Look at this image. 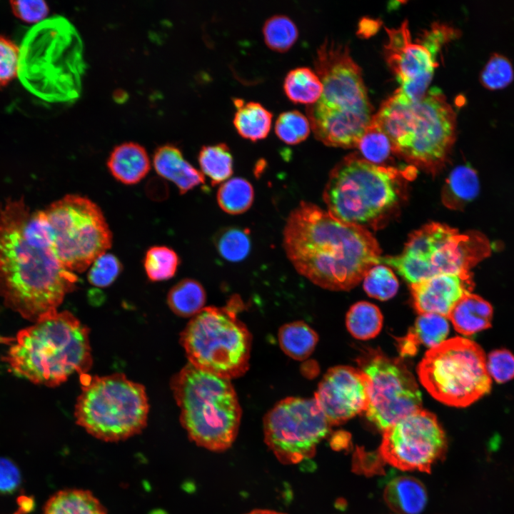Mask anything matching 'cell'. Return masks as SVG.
<instances>
[{"mask_svg":"<svg viewBox=\"0 0 514 514\" xmlns=\"http://www.w3.org/2000/svg\"><path fill=\"white\" fill-rule=\"evenodd\" d=\"M287 257L302 276L332 291H348L381 263L371 233L344 223L315 204L301 202L287 218L283 233Z\"/></svg>","mask_w":514,"mask_h":514,"instance_id":"cell-1","label":"cell"},{"mask_svg":"<svg viewBox=\"0 0 514 514\" xmlns=\"http://www.w3.org/2000/svg\"><path fill=\"white\" fill-rule=\"evenodd\" d=\"M29 214L23 198L0 204V296L8 308L35 322L57 311L78 278L61 265L51 247L26 236Z\"/></svg>","mask_w":514,"mask_h":514,"instance_id":"cell-2","label":"cell"},{"mask_svg":"<svg viewBox=\"0 0 514 514\" xmlns=\"http://www.w3.org/2000/svg\"><path fill=\"white\" fill-rule=\"evenodd\" d=\"M323 91L306 111L315 137L325 145L356 147L374 116L362 71L347 45L326 39L314 58Z\"/></svg>","mask_w":514,"mask_h":514,"instance_id":"cell-3","label":"cell"},{"mask_svg":"<svg viewBox=\"0 0 514 514\" xmlns=\"http://www.w3.org/2000/svg\"><path fill=\"white\" fill-rule=\"evenodd\" d=\"M373 120L389 138L393 153L429 171L444 165L456 138V114L438 88L415 101L397 89Z\"/></svg>","mask_w":514,"mask_h":514,"instance_id":"cell-4","label":"cell"},{"mask_svg":"<svg viewBox=\"0 0 514 514\" xmlns=\"http://www.w3.org/2000/svg\"><path fill=\"white\" fill-rule=\"evenodd\" d=\"M89 330L69 311L46 315L19 331L4 361L16 375L49 387L91 367Z\"/></svg>","mask_w":514,"mask_h":514,"instance_id":"cell-5","label":"cell"},{"mask_svg":"<svg viewBox=\"0 0 514 514\" xmlns=\"http://www.w3.org/2000/svg\"><path fill=\"white\" fill-rule=\"evenodd\" d=\"M19 59L21 81L46 101L69 103L80 96L86 69L84 44L64 16L44 20L28 34Z\"/></svg>","mask_w":514,"mask_h":514,"instance_id":"cell-6","label":"cell"},{"mask_svg":"<svg viewBox=\"0 0 514 514\" xmlns=\"http://www.w3.org/2000/svg\"><path fill=\"white\" fill-rule=\"evenodd\" d=\"M415 171L412 166L400 170L351 153L331 171L323 195L328 212L365 228L377 225L398 206L406 181Z\"/></svg>","mask_w":514,"mask_h":514,"instance_id":"cell-7","label":"cell"},{"mask_svg":"<svg viewBox=\"0 0 514 514\" xmlns=\"http://www.w3.org/2000/svg\"><path fill=\"white\" fill-rule=\"evenodd\" d=\"M171 387L190 440L212 451L231 447L242 414L231 381L188 363L173 376Z\"/></svg>","mask_w":514,"mask_h":514,"instance_id":"cell-8","label":"cell"},{"mask_svg":"<svg viewBox=\"0 0 514 514\" xmlns=\"http://www.w3.org/2000/svg\"><path fill=\"white\" fill-rule=\"evenodd\" d=\"M242 303L233 296L226 306L203 308L191 318L180 337L190 364L230 381L248 371L251 335L237 318Z\"/></svg>","mask_w":514,"mask_h":514,"instance_id":"cell-9","label":"cell"},{"mask_svg":"<svg viewBox=\"0 0 514 514\" xmlns=\"http://www.w3.org/2000/svg\"><path fill=\"white\" fill-rule=\"evenodd\" d=\"M80 376L81 393L74 415L76 423L89 434L116 442L140 433L146 426L149 405L143 386L122 373Z\"/></svg>","mask_w":514,"mask_h":514,"instance_id":"cell-10","label":"cell"},{"mask_svg":"<svg viewBox=\"0 0 514 514\" xmlns=\"http://www.w3.org/2000/svg\"><path fill=\"white\" fill-rule=\"evenodd\" d=\"M485 237L477 232L460 233L440 223H430L413 232L401 253L381 258L410 284L440 274L469 273L490 255Z\"/></svg>","mask_w":514,"mask_h":514,"instance_id":"cell-11","label":"cell"},{"mask_svg":"<svg viewBox=\"0 0 514 514\" xmlns=\"http://www.w3.org/2000/svg\"><path fill=\"white\" fill-rule=\"evenodd\" d=\"M420 381L436 400L465 407L488 393L485 353L473 341L455 337L428 350L418 366Z\"/></svg>","mask_w":514,"mask_h":514,"instance_id":"cell-12","label":"cell"},{"mask_svg":"<svg viewBox=\"0 0 514 514\" xmlns=\"http://www.w3.org/2000/svg\"><path fill=\"white\" fill-rule=\"evenodd\" d=\"M44 212L54 234V253L65 269L84 272L111 248L112 233L105 216L87 197L66 195Z\"/></svg>","mask_w":514,"mask_h":514,"instance_id":"cell-13","label":"cell"},{"mask_svg":"<svg viewBox=\"0 0 514 514\" xmlns=\"http://www.w3.org/2000/svg\"><path fill=\"white\" fill-rule=\"evenodd\" d=\"M357 362L368 378L366 417L378 429L383 431L422 409L415 379L400 358L371 349Z\"/></svg>","mask_w":514,"mask_h":514,"instance_id":"cell-14","label":"cell"},{"mask_svg":"<svg viewBox=\"0 0 514 514\" xmlns=\"http://www.w3.org/2000/svg\"><path fill=\"white\" fill-rule=\"evenodd\" d=\"M331 425L314 398L289 397L265 415L264 440L280 462L295 464L314 455Z\"/></svg>","mask_w":514,"mask_h":514,"instance_id":"cell-15","label":"cell"},{"mask_svg":"<svg viewBox=\"0 0 514 514\" xmlns=\"http://www.w3.org/2000/svg\"><path fill=\"white\" fill-rule=\"evenodd\" d=\"M386 31L384 55L400 83L398 90L409 100L418 101L428 91L437 66L436 54L450 37L443 29L433 26L420 39L413 41L407 20L398 28L386 27Z\"/></svg>","mask_w":514,"mask_h":514,"instance_id":"cell-16","label":"cell"},{"mask_svg":"<svg viewBox=\"0 0 514 514\" xmlns=\"http://www.w3.org/2000/svg\"><path fill=\"white\" fill-rule=\"evenodd\" d=\"M378 453L382 460L402 470L430 473L447 449L445 433L435 415L420 410L383 431Z\"/></svg>","mask_w":514,"mask_h":514,"instance_id":"cell-17","label":"cell"},{"mask_svg":"<svg viewBox=\"0 0 514 514\" xmlns=\"http://www.w3.org/2000/svg\"><path fill=\"white\" fill-rule=\"evenodd\" d=\"M314 398L331 425L343 423L368 405V383L360 369L338 366L330 368L318 384Z\"/></svg>","mask_w":514,"mask_h":514,"instance_id":"cell-18","label":"cell"},{"mask_svg":"<svg viewBox=\"0 0 514 514\" xmlns=\"http://www.w3.org/2000/svg\"><path fill=\"white\" fill-rule=\"evenodd\" d=\"M474 283L470 272L440 274L410 284L413 305L420 314L448 317L457 303L471 293Z\"/></svg>","mask_w":514,"mask_h":514,"instance_id":"cell-19","label":"cell"},{"mask_svg":"<svg viewBox=\"0 0 514 514\" xmlns=\"http://www.w3.org/2000/svg\"><path fill=\"white\" fill-rule=\"evenodd\" d=\"M153 165L156 172L173 182L181 194L205 182L202 172L188 162L181 150L171 143L161 145L155 150Z\"/></svg>","mask_w":514,"mask_h":514,"instance_id":"cell-20","label":"cell"},{"mask_svg":"<svg viewBox=\"0 0 514 514\" xmlns=\"http://www.w3.org/2000/svg\"><path fill=\"white\" fill-rule=\"evenodd\" d=\"M111 175L119 182L133 185L140 182L151 170V161L145 148L135 142L116 146L107 160Z\"/></svg>","mask_w":514,"mask_h":514,"instance_id":"cell-21","label":"cell"},{"mask_svg":"<svg viewBox=\"0 0 514 514\" xmlns=\"http://www.w3.org/2000/svg\"><path fill=\"white\" fill-rule=\"evenodd\" d=\"M448 318L458 333L470 336L490 327L493 308L480 296L469 293L457 303Z\"/></svg>","mask_w":514,"mask_h":514,"instance_id":"cell-22","label":"cell"},{"mask_svg":"<svg viewBox=\"0 0 514 514\" xmlns=\"http://www.w3.org/2000/svg\"><path fill=\"white\" fill-rule=\"evenodd\" d=\"M383 498L390 508L401 514H419L427 503L423 485L410 476H399L390 481Z\"/></svg>","mask_w":514,"mask_h":514,"instance_id":"cell-23","label":"cell"},{"mask_svg":"<svg viewBox=\"0 0 514 514\" xmlns=\"http://www.w3.org/2000/svg\"><path fill=\"white\" fill-rule=\"evenodd\" d=\"M449 332L445 317L432 313L420 314L407 336L400 340L402 356H412L419 345L432 348L444 341Z\"/></svg>","mask_w":514,"mask_h":514,"instance_id":"cell-24","label":"cell"},{"mask_svg":"<svg viewBox=\"0 0 514 514\" xmlns=\"http://www.w3.org/2000/svg\"><path fill=\"white\" fill-rule=\"evenodd\" d=\"M233 104L236 111L233 123L239 135L251 141L266 138L271 129L272 113L256 101L234 98Z\"/></svg>","mask_w":514,"mask_h":514,"instance_id":"cell-25","label":"cell"},{"mask_svg":"<svg viewBox=\"0 0 514 514\" xmlns=\"http://www.w3.org/2000/svg\"><path fill=\"white\" fill-rule=\"evenodd\" d=\"M476 171L469 166L455 167L445 181L441 193L443 204L452 209H461L473 201L479 192Z\"/></svg>","mask_w":514,"mask_h":514,"instance_id":"cell-26","label":"cell"},{"mask_svg":"<svg viewBox=\"0 0 514 514\" xmlns=\"http://www.w3.org/2000/svg\"><path fill=\"white\" fill-rule=\"evenodd\" d=\"M43 514H107V512L91 491L71 488L54 493L46 503Z\"/></svg>","mask_w":514,"mask_h":514,"instance_id":"cell-27","label":"cell"},{"mask_svg":"<svg viewBox=\"0 0 514 514\" xmlns=\"http://www.w3.org/2000/svg\"><path fill=\"white\" fill-rule=\"evenodd\" d=\"M286 96L294 103L311 105L316 103L323 91V84L318 74L307 66L290 70L283 81Z\"/></svg>","mask_w":514,"mask_h":514,"instance_id":"cell-28","label":"cell"},{"mask_svg":"<svg viewBox=\"0 0 514 514\" xmlns=\"http://www.w3.org/2000/svg\"><path fill=\"white\" fill-rule=\"evenodd\" d=\"M318 341L317 333L303 321L286 323L278 331L281 349L287 356L298 361H303L310 356Z\"/></svg>","mask_w":514,"mask_h":514,"instance_id":"cell-29","label":"cell"},{"mask_svg":"<svg viewBox=\"0 0 514 514\" xmlns=\"http://www.w3.org/2000/svg\"><path fill=\"white\" fill-rule=\"evenodd\" d=\"M206 296L203 286L196 280L185 278L169 291L167 303L171 311L182 317L194 316L203 308Z\"/></svg>","mask_w":514,"mask_h":514,"instance_id":"cell-30","label":"cell"},{"mask_svg":"<svg viewBox=\"0 0 514 514\" xmlns=\"http://www.w3.org/2000/svg\"><path fill=\"white\" fill-rule=\"evenodd\" d=\"M198 161L202 173L211 179L213 186L224 182L233 174V156L225 143L202 146Z\"/></svg>","mask_w":514,"mask_h":514,"instance_id":"cell-31","label":"cell"},{"mask_svg":"<svg viewBox=\"0 0 514 514\" xmlns=\"http://www.w3.org/2000/svg\"><path fill=\"white\" fill-rule=\"evenodd\" d=\"M346 327L356 338L368 340L376 337L383 326V316L379 308L367 301L353 305L346 315Z\"/></svg>","mask_w":514,"mask_h":514,"instance_id":"cell-32","label":"cell"},{"mask_svg":"<svg viewBox=\"0 0 514 514\" xmlns=\"http://www.w3.org/2000/svg\"><path fill=\"white\" fill-rule=\"evenodd\" d=\"M254 191L246 179L236 177L221 185L217 192V201L220 208L229 214L236 215L246 212L251 206Z\"/></svg>","mask_w":514,"mask_h":514,"instance_id":"cell-33","label":"cell"},{"mask_svg":"<svg viewBox=\"0 0 514 514\" xmlns=\"http://www.w3.org/2000/svg\"><path fill=\"white\" fill-rule=\"evenodd\" d=\"M263 34L264 41L270 49L284 52L294 44L298 31L290 17L283 14H276L265 21Z\"/></svg>","mask_w":514,"mask_h":514,"instance_id":"cell-34","label":"cell"},{"mask_svg":"<svg viewBox=\"0 0 514 514\" xmlns=\"http://www.w3.org/2000/svg\"><path fill=\"white\" fill-rule=\"evenodd\" d=\"M250 231L247 228L232 226L220 230L213 239L219 254L231 262L243 260L251 250Z\"/></svg>","mask_w":514,"mask_h":514,"instance_id":"cell-35","label":"cell"},{"mask_svg":"<svg viewBox=\"0 0 514 514\" xmlns=\"http://www.w3.org/2000/svg\"><path fill=\"white\" fill-rule=\"evenodd\" d=\"M179 263V257L172 248L157 246L146 251L143 266L150 281H162L174 276Z\"/></svg>","mask_w":514,"mask_h":514,"instance_id":"cell-36","label":"cell"},{"mask_svg":"<svg viewBox=\"0 0 514 514\" xmlns=\"http://www.w3.org/2000/svg\"><path fill=\"white\" fill-rule=\"evenodd\" d=\"M356 147L364 159L377 165H381L387 161L393 153L389 138L373 119Z\"/></svg>","mask_w":514,"mask_h":514,"instance_id":"cell-37","label":"cell"},{"mask_svg":"<svg viewBox=\"0 0 514 514\" xmlns=\"http://www.w3.org/2000/svg\"><path fill=\"white\" fill-rule=\"evenodd\" d=\"M363 288L366 293L380 301H387L397 293L398 281L388 267L376 265L370 268L363 278Z\"/></svg>","mask_w":514,"mask_h":514,"instance_id":"cell-38","label":"cell"},{"mask_svg":"<svg viewBox=\"0 0 514 514\" xmlns=\"http://www.w3.org/2000/svg\"><path fill=\"white\" fill-rule=\"evenodd\" d=\"M311 125L306 116L298 110L281 113L275 123L278 137L288 144H297L309 135Z\"/></svg>","mask_w":514,"mask_h":514,"instance_id":"cell-39","label":"cell"},{"mask_svg":"<svg viewBox=\"0 0 514 514\" xmlns=\"http://www.w3.org/2000/svg\"><path fill=\"white\" fill-rule=\"evenodd\" d=\"M514 79L510 61L505 56L493 54L480 72L481 84L489 90H498L508 86Z\"/></svg>","mask_w":514,"mask_h":514,"instance_id":"cell-40","label":"cell"},{"mask_svg":"<svg viewBox=\"0 0 514 514\" xmlns=\"http://www.w3.org/2000/svg\"><path fill=\"white\" fill-rule=\"evenodd\" d=\"M122 264L114 254L104 253L92 263L88 272L89 282L96 287L111 285L122 270Z\"/></svg>","mask_w":514,"mask_h":514,"instance_id":"cell-41","label":"cell"},{"mask_svg":"<svg viewBox=\"0 0 514 514\" xmlns=\"http://www.w3.org/2000/svg\"><path fill=\"white\" fill-rule=\"evenodd\" d=\"M20 51L10 39L0 34V88L6 86L18 74Z\"/></svg>","mask_w":514,"mask_h":514,"instance_id":"cell-42","label":"cell"},{"mask_svg":"<svg viewBox=\"0 0 514 514\" xmlns=\"http://www.w3.org/2000/svg\"><path fill=\"white\" fill-rule=\"evenodd\" d=\"M486 366L490 376L497 383H503L514 378V355L507 349L490 352Z\"/></svg>","mask_w":514,"mask_h":514,"instance_id":"cell-43","label":"cell"},{"mask_svg":"<svg viewBox=\"0 0 514 514\" xmlns=\"http://www.w3.org/2000/svg\"><path fill=\"white\" fill-rule=\"evenodd\" d=\"M11 11L15 16L26 23H38L44 21L49 9L42 0L11 1Z\"/></svg>","mask_w":514,"mask_h":514,"instance_id":"cell-44","label":"cell"},{"mask_svg":"<svg viewBox=\"0 0 514 514\" xmlns=\"http://www.w3.org/2000/svg\"><path fill=\"white\" fill-rule=\"evenodd\" d=\"M22 478L17 465L11 459L0 456V495L14 494L21 485Z\"/></svg>","mask_w":514,"mask_h":514,"instance_id":"cell-45","label":"cell"},{"mask_svg":"<svg viewBox=\"0 0 514 514\" xmlns=\"http://www.w3.org/2000/svg\"><path fill=\"white\" fill-rule=\"evenodd\" d=\"M18 504L19 505V510L22 513L29 512L34 507V500L26 496H21L18 499Z\"/></svg>","mask_w":514,"mask_h":514,"instance_id":"cell-46","label":"cell"},{"mask_svg":"<svg viewBox=\"0 0 514 514\" xmlns=\"http://www.w3.org/2000/svg\"><path fill=\"white\" fill-rule=\"evenodd\" d=\"M247 514H285V513H278V512L270 510L257 509V510H252L251 512H250Z\"/></svg>","mask_w":514,"mask_h":514,"instance_id":"cell-47","label":"cell"},{"mask_svg":"<svg viewBox=\"0 0 514 514\" xmlns=\"http://www.w3.org/2000/svg\"><path fill=\"white\" fill-rule=\"evenodd\" d=\"M14 514H22V513L21 511L18 510L16 513H15Z\"/></svg>","mask_w":514,"mask_h":514,"instance_id":"cell-48","label":"cell"}]
</instances>
